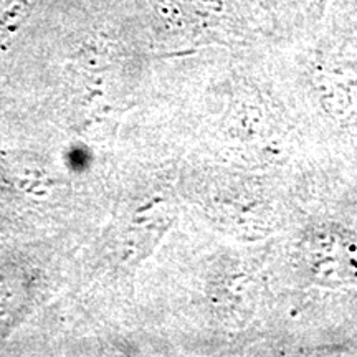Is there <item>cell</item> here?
Returning a JSON list of instances; mask_svg holds the SVG:
<instances>
[{
	"label": "cell",
	"mask_w": 357,
	"mask_h": 357,
	"mask_svg": "<svg viewBox=\"0 0 357 357\" xmlns=\"http://www.w3.org/2000/svg\"><path fill=\"white\" fill-rule=\"evenodd\" d=\"M182 6L189 7V10L195 15H204V13H213L220 6V0H177Z\"/></svg>",
	"instance_id": "7a4b0ae2"
},
{
	"label": "cell",
	"mask_w": 357,
	"mask_h": 357,
	"mask_svg": "<svg viewBox=\"0 0 357 357\" xmlns=\"http://www.w3.org/2000/svg\"><path fill=\"white\" fill-rule=\"evenodd\" d=\"M312 275L329 287L357 281V236L337 229L319 230L311 240Z\"/></svg>",
	"instance_id": "6da1fadb"
}]
</instances>
